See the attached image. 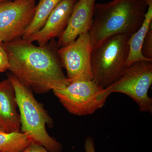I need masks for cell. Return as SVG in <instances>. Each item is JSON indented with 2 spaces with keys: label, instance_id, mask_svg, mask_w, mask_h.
I'll list each match as a JSON object with an SVG mask.
<instances>
[{
  "label": "cell",
  "instance_id": "obj_1",
  "mask_svg": "<svg viewBox=\"0 0 152 152\" xmlns=\"http://www.w3.org/2000/svg\"><path fill=\"white\" fill-rule=\"evenodd\" d=\"M1 45L8 56V70L37 94L63 88L69 84L62 69L56 43L37 46L21 38Z\"/></svg>",
  "mask_w": 152,
  "mask_h": 152
},
{
  "label": "cell",
  "instance_id": "obj_2",
  "mask_svg": "<svg viewBox=\"0 0 152 152\" xmlns=\"http://www.w3.org/2000/svg\"><path fill=\"white\" fill-rule=\"evenodd\" d=\"M148 7L145 0L96 3L88 32L93 46L111 36L122 34L130 37L141 26Z\"/></svg>",
  "mask_w": 152,
  "mask_h": 152
},
{
  "label": "cell",
  "instance_id": "obj_3",
  "mask_svg": "<svg viewBox=\"0 0 152 152\" xmlns=\"http://www.w3.org/2000/svg\"><path fill=\"white\" fill-rule=\"evenodd\" d=\"M15 94L20 111L21 132L26 134L32 142L41 145L49 152L62 150L59 142L52 137L46 130L47 125L53 126V121L42 106L36 100L32 92L11 74L8 75Z\"/></svg>",
  "mask_w": 152,
  "mask_h": 152
},
{
  "label": "cell",
  "instance_id": "obj_4",
  "mask_svg": "<svg viewBox=\"0 0 152 152\" xmlns=\"http://www.w3.org/2000/svg\"><path fill=\"white\" fill-rule=\"evenodd\" d=\"M129 39L124 35H116L93 46L91 58L93 80L103 88L116 81L126 68Z\"/></svg>",
  "mask_w": 152,
  "mask_h": 152
},
{
  "label": "cell",
  "instance_id": "obj_5",
  "mask_svg": "<svg viewBox=\"0 0 152 152\" xmlns=\"http://www.w3.org/2000/svg\"><path fill=\"white\" fill-rule=\"evenodd\" d=\"M152 84V61H142L128 66L118 80L104 90L107 97L113 93L127 95L137 104L140 111L152 113V99L148 92Z\"/></svg>",
  "mask_w": 152,
  "mask_h": 152
},
{
  "label": "cell",
  "instance_id": "obj_6",
  "mask_svg": "<svg viewBox=\"0 0 152 152\" xmlns=\"http://www.w3.org/2000/svg\"><path fill=\"white\" fill-rule=\"evenodd\" d=\"M104 90L91 80L70 82L65 88L53 91L69 113L83 116L92 114L103 107L108 98Z\"/></svg>",
  "mask_w": 152,
  "mask_h": 152
},
{
  "label": "cell",
  "instance_id": "obj_7",
  "mask_svg": "<svg viewBox=\"0 0 152 152\" xmlns=\"http://www.w3.org/2000/svg\"><path fill=\"white\" fill-rule=\"evenodd\" d=\"M93 45L89 33L82 34L58 51L62 67L69 83L93 80L91 58Z\"/></svg>",
  "mask_w": 152,
  "mask_h": 152
},
{
  "label": "cell",
  "instance_id": "obj_8",
  "mask_svg": "<svg viewBox=\"0 0 152 152\" xmlns=\"http://www.w3.org/2000/svg\"><path fill=\"white\" fill-rule=\"evenodd\" d=\"M36 0H14L0 4V41L8 43L22 38L31 23Z\"/></svg>",
  "mask_w": 152,
  "mask_h": 152
},
{
  "label": "cell",
  "instance_id": "obj_9",
  "mask_svg": "<svg viewBox=\"0 0 152 152\" xmlns=\"http://www.w3.org/2000/svg\"><path fill=\"white\" fill-rule=\"evenodd\" d=\"M77 0H63L50 15L44 26L32 35L28 40L37 42L39 46L48 44L54 38H59L65 30L72 11Z\"/></svg>",
  "mask_w": 152,
  "mask_h": 152
},
{
  "label": "cell",
  "instance_id": "obj_10",
  "mask_svg": "<svg viewBox=\"0 0 152 152\" xmlns=\"http://www.w3.org/2000/svg\"><path fill=\"white\" fill-rule=\"evenodd\" d=\"M96 0H77L73 9L67 26L58 38L59 48L73 42L82 34L89 32L92 23Z\"/></svg>",
  "mask_w": 152,
  "mask_h": 152
},
{
  "label": "cell",
  "instance_id": "obj_11",
  "mask_svg": "<svg viewBox=\"0 0 152 152\" xmlns=\"http://www.w3.org/2000/svg\"><path fill=\"white\" fill-rule=\"evenodd\" d=\"M15 94L9 79L0 82V129L7 132L21 131Z\"/></svg>",
  "mask_w": 152,
  "mask_h": 152
},
{
  "label": "cell",
  "instance_id": "obj_12",
  "mask_svg": "<svg viewBox=\"0 0 152 152\" xmlns=\"http://www.w3.org/2000/svg\"><path fill=\"white\" fill-rule=\"evenodd\" d=\"M148 7L142 24L138 29L131 36L128 40L129 56L127 61V66L133 63L142 61H151L145 58L142 54V45L147 33L152 25V0H145Z\"/></svg>",
  "mask_w": 152,
  "mask_h": 152
},
{
  "label": "cell",
  "instance_id": "obj_13",
  "mask_svg": "<svg viewBox=\"0 0 152 152\" xmlns=\"http://www.w3.org/2000/svg\"><path fill=\"white\" fill-rule=\"evenodd\" d=\"M63 0H39L36 6L35 12L31 23L25 31L22 39L27 40L32 35L44 26L52 12Z\"/></svg>",
  "mask_w": 152,
  "mask_h": 152
},
{
  "label": "cell",
  "instance_id": "obj_14",
  "mask_svg": "<svg viewBox=\"0 0 152 152\" xmlns=\"http://www.w3.org/2000/svg\"><path fill=\"white\" fill-rule=\"evenodd\" d=\"M32 142L21 131L7 132L0 129V152H21Z\"/></svg>",
  "mask_w": 152,
  "mask_h": 152
},
{
  "label": "cell",
  "instance_id": "obj_15",
  "mask_svg": "<svg viewBox=\"0 0 152 152\" xmlns=\"http://www.w3.org/2000/svg\"><path fill=\"white\" fill-rule=\"evenodd\" d=\"M152 26L151 27L144 39L142 45V54L145 58L152 60Z\"/></svg>",
  "mask_w": 152,
  "mask_h": 152
},
{
  "label": "cell",
  "instance_id": "obj_16",
  "mask_svg": "<svg viewBox=\"0 0 152 152\" xmlns=\"http://www.w3.org/2000/svg\"><path fill=\"white\" fill-rule=\"evenodd\" d=\"M10 66L8 56L1 44L0 45V72H3L9 70Z\"/></svg>",
  "mask_w": 152,
  "mask_h": 152
},
{
  "label": "cell",
  "instance_id": "obj_17",
  "mask_svg": "<svg viewBox=\"0 0 152 152\" xmlns=\"http://www.w3.org/2000/svg\"><path fill=\"white\" fill-rule=\"evenodd\" d=\"M21 152H49L43 146L32 142Z\"/></svg>",
  "mask_w": 152,
  "mask_h": 152
},
{
  "label": "cell",
  "instance_id": "obj_18",
  "mask_svg": "<svg viewBox=\"0 0 152 152\" xmlns=\"http://www.w3.org/2000/svg\"><path fill=\"white\" fill-rule=\"evenodd\" d=\"M85 149L86 152H96L94 142V139L91 137H88L85 142Z\"/></svg>",
  "mask_w": 152,
  "mask_h": 152
},
{
  "label": "cell",
  "instance_id": "obj_19",
  "mask_svg": "<svg viewBox=\"0 0 152 152\" xmlns=\"http://www.w3.org/2000/svg\"><path fill=\"white\" fill-rule=\"evenodd\" d=\"M10 0H0V4L1 3L6 2L9 1Z\"/></svg>",
  "mask_w": 152,
  "mask_h": 152
},
{
  "label": "cell",
  "instance_id": "obj_20",
  "mask_svg": "<svg viewBox=\"0 0 152 152\" xmlns=\"http://www.w3.org/2000/svg\"><path fill=\"white\" fill-rule=\"evenodd\" d=\"M1 41H0V45H1Z\"/></svg>",
  "mask_w": 152,
  "mask_h": 152
}]
</instances>
